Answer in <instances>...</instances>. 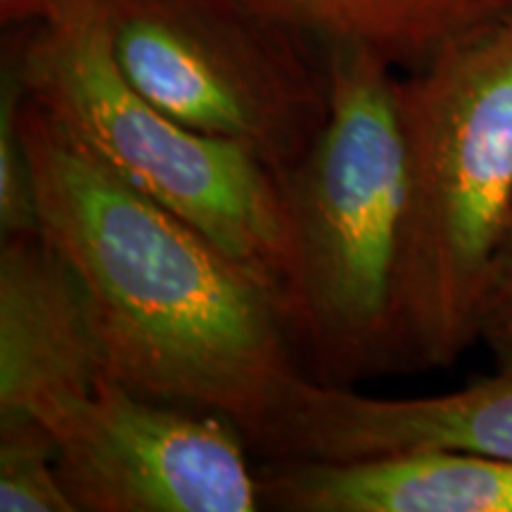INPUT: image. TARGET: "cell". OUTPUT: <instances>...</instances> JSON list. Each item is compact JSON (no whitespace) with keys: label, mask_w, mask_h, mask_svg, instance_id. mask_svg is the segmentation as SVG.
<instances>
[{"label":"cell","mask_w":512,"mask_h":512,"mask_svg":"<svg viewBox=\"0 0 512 512\" xmlns=\"http://www.w3.org/2000/svg\"><path fill=\"white\" fill-rule=\"evenodd\" d=\"M41 233L79 275L110 377L219 413L249 446L297 363L285 287L128 185L24 93Z\"/></svg>","instance_id":"1"},{"label":"cell","mask_w":512,"mask_h":512,"mask_svg":"<svg viewBox=\"0 0 512 512\" xmlns=\"http://www.w3.org/2000/svg\"><path fill=\"white\" fill-rule=\"evenodd\" d=\"M330 112L283 185L299 349L313 380L354 387L401 368L399 268L408 166L399 76L354 43L325 46Z\"/></svg>","instance_id":"2"},{"label":"cell","mask_w":512,"mask_h":512,"mask_svg":"<svg viewBox=\"0 0 512 512\" xmlns=\"http://www.w3.org/2000/svg\"><path fill=\"white\" fill-rule=\"evenodd\" d=\"M408 197L401 368H444L479 342L512 216V15L399 81Z\"/></svg>","instance_id":"3"},{"label":"cell","mask_w":512,"mask_h":512,"mask_svg":"<svg viewBox=\"0 0 512 512\" xmlns=\"http://www.w3.org/2000/svg\"><path fill=\"white\" fill-rule=\"evenodd\" d=\"M10 48L24 93L76 143L287 292L280 176L247 147L192 131L140 95L112 55L107 12L22 27Z\"/></svg>","instance_id":"4"},{"label":"cell","mask_w":512,"mask_h":512,"mask_svg":"<svg viewBox=\"0 0 512 512\" xmlns=\"http://www.w3.org/2000/svg\"><path fill=\"white\" fill-rule=\"evenodd\" d=\"M121 74L204 136L285 176L330 112L325 46L252 0H124L107 12Z\"/></svg>","instance_id":"5"},{"label":"cell","mask_w":512,"mask_h":512,"mask_svg":"<svg viewBox=\"0 0 512 512\" xmlns=\"http://www.w3.org/2000/svg\"><path fill=\"white\" fill-rule=\"evenodd\" d=\"M79 512H254L249 441L219 413L138 394L107 377L50 430Z\"/></svg>","instance_id":"6"},{"label":"cell","mask_w":512,"mask_h":512,"mask_svg":"<svg viewBox=\"0 0 512 512\" xmlns=\"http://www.w3.org/2000/svg\"><path fill=\"white\" fill-rule=\"evenodd\" d=\"M254 448L330 463L441 448L512 463V375L496 373L458 392L384 399L302 373L275 401Z\"/></svg>","instance_id":"7"},{"label":"cell","mask_w":512,"mask_h":512,"mask_svg":"<svg viewBox=\"0 0 512 512\" xmlns=\"http://www.w3.org/2000/svg\"><path fill=\"white\" fill-rule=\"evenodd\" d=\"M110 377L79 275L43 233L0 242V415L53 430Z\"/></svg>","instance_id":"8"},{"label":"cell","mask_w":512,"mask_h":512,"mask_svg":"<svg viewBox=\"0 0 512 512\" xmlns=\"http://www.w3.org/2000/svg\"><path fill=\"white\" fill-rule=\"evenodd\" d=\"M261 508L285 512H512V463L465 451L363 460L271 458Z\"/></svg>","instance_id":"9"},{"label":"cell","mask_w":512,"mask_h":512,"mask_svg":"<svg viewBox=\"0 0 512 512\" xmlns=\"http://www.w3.org/2000/svg\"><path fill=\"white\" fill-rule=\"evenodd\" d=\"M323 46L354 43L394 69L425 67L432 57L512 15V0H252Z\"/></svg>","instance_id":"10"},{"label":"cell","mask_w":512,"mask_h":512,"mask_svg":"<svg viewBox=\"0 0 512 512\" xmlns=\"http://www.w3.org/2000/svg\"><path fill=\"white\" fill-rule=\"evenodd\" d=\"M0 510L79 512L64 489L55 434L24 415H0Z\"/></svg>","instance_id":"11"},{"label":"cell","mask_w":512,"mask_h":512,"mask_svg":"<svg viewBox=\"0 0 512 512\" xmlns=\"http://www.w3.org/2000/svg\"><path fill=\"white\" fill-rule=\"evenodd\" d=\"M22 102L24 83L19 76L17 57L12 48H5L3 83H0V233L3 238L41 233L34 171L19 126Z\"/></svg>","instance_id":"12"},{"label":"cell","mask_w":512,"mask_h":512,"mask_svg":"<svg viewBox=\"0 0 512 512\" xmlns=\"http://www.w3.org/2000/svg\"><path fill=\"white\" fill-rule=\"evenodd\" d=\"M479 342L489 347L498 373L512 375V216L486 287Z\"/></svg>","instance_id":"13"},{"label":"cell","mask_w":512,"mask_h":512,"mask_svg":"<svg viewBox=\"0 0 512 512\" xmlns=\"http://www.w3.org/2000/svg\"><path fill=\"white\" fill-rule=\"evenodd\" d=\"M124 0H0L5 27H31L83 12H110Z\"/></svg>","instance_id":"14"}]
</instances>
